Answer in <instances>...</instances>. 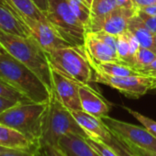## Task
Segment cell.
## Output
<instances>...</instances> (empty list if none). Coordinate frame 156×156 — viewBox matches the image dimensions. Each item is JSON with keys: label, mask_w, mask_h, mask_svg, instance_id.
I'll list each match as a JSON object with an SVG mask.
<instances>
[{"label": "cell", "mask_w": 156, "mask_h": 156, "mask_svg": "<svg viewBox=\"0 0 156 156\" xmlns=\"http://www.w3.org/2000/svg\"><path fill=\"white\" fill-rule=\"evenodd\" d=\"M0 45L8 53L31 69L52 92L51 66L47 52L33 37H22L0 30Z\"/></svg>", "instance_id": "1"}, {"label": "cell", "mask_w": 156, "mask_h": 156, "mask_svg": "<svg viewBox=\"0 0 156 156\" xmlns=\"http://www.w3.org/2000/svg\"><path fill=\"white\" fill-rule=\"evenodd\" d=\"M0 77L36 103H48L51 91L28 66L7 51L0 54Z\"/></svg>", "instance_id": "2"}, {"label": "cell", "mask_w": 156, "mask_h": 156, "mask_svg": "<svg viewBox=\"0 0 156 156\" xmlns=\"http://www.w3.org/2000/svg\"><path fill=\"white\" fill-rule=\"evenodd\" d=\"M48 103L16 104L0 115V123L23 134L39 149Z\"/></svg>", "instance_id": "3"}, {"label": "cell", "mask_w": 156, "mask_h": 156, "mask_svg": "<svg viewBox=\"0 0 156 156\" xmlns=\"http://www.w3.org/2000/svg\"><path fill=\"white\" fill-rule=\"evenodd\" d=\"M68 134L79 135L83 138L88 137L78 124L72 112L51 93L44 118L40 146L47 144L59 147L60 140Z\"/></svg>", "instance_id": "4"}, {"label": "cell", "mask_w": 156, "mask_h": 156, "mask_svg": "<svg viewBox=\"0 0 156 156\" xmlns=\"http://www.w3.org/2000/svg\"><path fill=\"white\" fill-rule=\"evenodd\" d=\"M51 68L59 71L79 85L93 82L94 71L90 65L85 45L57 49L47 53Z\"/></svg>", "instance_id": "5"}, {"label": "cell", "mask_w": 156, "mask_h": 156, "mask_svg": "<svg viewBox=\"0 0 156 156\" xmlns=\"http://www.w3.org/2000/svg\"><path fill=\"white\" fill-rule=\"evenodd\" d=\"M48 21L70 44L85 45L86 27L72 11L67 0H48Z\"/></svg>", "instance_id": "6"}, {"label": "cell", "mask_w": 156, "mask_h": 156, "mask_svg": "<svg viewBox=\"0 0 156 156\" xmlns=\"http://www.w3.org/2000/svg\"><path fill=\"white\" fill-rule=\"evenodd\" d=\"M93 82L108 86L130 98H139L156 89V77L144 75L111 76L94 71Z\"/></svg>", "instance_id": "7"}, {"label": "cell", "mask_w": 156, "mask_h": 156, "mask_svg": "<svg viewBox=\"0 0 156 156\" xmlns=\"http://www.w3.org/2000/svg\"><path fill=\"white\" fill-rule=\"evenodd\" d=\"M0 1L2 4L7 6L23 22V24L28 28L30 36L35 39V41L47 53H50L57 49L72 46V44L65 41L48 20L41 21L31 19L19 12L4 0H0Z\"/></svg>", "instance_id": "8"}, {"label": "cell", "mask_w": 156, "mask_h": 156, "mask_svg": "<svg viewBox=\"0 0 156 156\" xmlns=\"http://www.w3.org/2000/svg\"><path fill=\"white\" fill-rule=\"evenodd\" d=\"M108 129L119 140L156 152V138L145 128L116 119L108 115L101 118Z\"/></svg>", "instance_id": "9"}, {"label": "cell", "mask_w": 156, "mask_h": 156, "mask_svg": "<svg viewBox=\"0 0 156 156\" xmlns=\"http://www.w3.org/2000/svg\"><path fill=\"white\" fill-rule=\"evenodd\" d=\"M52 77V92L59 101L70 111L82 110L79 84L71 80L70 78L51 68Z\"/></svg>", "instance_id": "10"}, {"label": "cell", "mask_w": 156, "mask_h": 156, "mask_svg": "<svg viewBox=\"0 0 156 156\" xmlns=\"http://www.w3.org/2000/svg\"><path fill=\"white\" fill-rule=\"evenodd\" d=\"M76 121L85 130L88 138L109 144L113 139L114 135L104 124L101 119L92 116L83 110L71 111Z\"/></svg>", "instance_id": "11"}, {"label": "cell", "mask_w": 156, "mask_h": 156, "mask_svg": "<svg viewBox=\"0 0 156 156\" xmlns=\"http://www.w3.org/2000/svg\"><path fill=\"white\" fill-rule=\"evenodd\" d=\"M79 97L83 111L99 119L108 114L109 103L89 85L79 86Z\"/></svg>", "instance_id": "12"}, {"label": "cell", "mask_w": 156, "mask_h": 156, "mask_svg": "<svg viewBox=\"0 0 156 156\" xmlns=\"http://www.w3.org/2000/svg\"><path fill=\"white\" fill-rule=\"evenodd\" d=\"M85 48L88 56L96 62H119L116 50L97 38L92 32H87L86 35Z\"/></svg>", "instance_id": "13"}, {"label": "cell", "mask_w": 156, "mask_h": 156, "mask_svg": "<svg viewBox=\"0 0 156 156\" xmlns=\"http://www.w3.org/2000/svg\"><path fill=\"white\" fill-rule=\"evenodd\" d=\"M0 147L36 152L38 148L23 134L0 123Z\"/></svg>", "instance_id": "14"}, {"label": "cell", "mask_w": 156, "mask_h": 156, "mask_svg": "<svg viewBox=\"0 0 156 156\" xmlns=\"http://www.w3.org/2000/svg\"><path fill=\"white\" fill-rule=\"evenodd\" d=\"M135 12L136 9H129L117 7L108 15L103 26V30L114 36L124 33L128 30L129 20L135 15Z\"/></svg>", "instance_id": "15"}, {"label": "cell", "mask_w": 156, "mask_h": 156, "mask_svg": "<svg viewBox=\"0 0 156 156\" xmlns=\"http://www.w3.org/2000/svg\"><path fill=\"white\" fill-rule=\"evenodd\" d=\"M59 148L67 156H100L87 143L86 138L75 134L63 136L60 140Z\"/></svg>", "instance_id": "16"}, {"label": "cell", "mask_w": 156, "mask_h": 156, "mask_svg": "<svg viewBox=\"0 0 156 156\" xmlns=\"http://www.w3.org/2000/svg\"><path fill=\"white\" fill-rule=\"evenodd\" d=\"M116 0H93L90 23L87 32H97L103 30L108 15L117 8Z\"/></svg>", "instance_id": "17"}, {"label": "cell", "mask_w": 156, "mask_h": 156, "mask_svg": "<svg viewBox=\"0 0 156 156\" xmlns=\"http://www.w3.org/2000/svg\"><path fill=\"white\" fill-rule=\"evenodd\" d=\"M0 30L22 37L30 36L28 28L23 22L2 3H0Z\"/></svg>", "instance_id": "18"}, {"label": "cell", "mask_w": 156, "mask_h": 156, "mask_svg": "<svg viewBox=\"0 0 156 156\" xmlns=\"http://www.w3.org/2000/svg\"><path fill=\"white\" fill-rule=\"evenodd\" d=\"M128 30L131 32L140 43V47L150 49L156 53V38L153 34L141 21V20L135 15L130 19Z\"/></svg>", "instance_id": "19"}, {"label": "cell", "mask_w": 156, "mask_h": 156, "mask_svg": "<svg viewBox=\"0 0 156 156\" xmlns=\"http://www.w3.org/2000/svg\"><path fill=\"white\" fill-rule=\"evenodd\" d=\"M89 62L94 71L111 75V76H132V75H140L139 72L132 66L118 62H96L89 56Z\"/></svg>", "instance_id": "20"}, {"label": "cell", "mask_w": 156, "mask_h": 156, "mask_svg": "<svg viewBox=\"0 0 156 156\" xmlns=\"http://www.w3.org/2000/svg\"><path fill=\"white\" fill-rule=\"evenodd\" d=\"M4 1L25 16L41 21L48 20L45 14L39 9L33 0H4Z\"/></svg>", "instance_id": "21"}, {"label": "cell", "mask_w": 156, "mask_h": 156, "mask_svg": "<svg viewBox=\"0 0 156 156\" xmlns=\"http://www.w3.org/2000/svg\"><path fill=\"white\" fill-rule=\"evenodd\" d=\"M67 2L72 11L86 27L87 31H88L91 16L90 7L87 5L85 0H67Z\"/></svg>", "instance_id": "22"}, {"label": "cell", "mask_w": 156, "mask_h": 156, "mask_svg": "<svg viewBox=\"0 0 156 156\" xmlns=\"http://www.w3.org/2000/svg\"><path fill=\"white\" fill-rule=\"evenodd\" d=\"M0 97L17 103L32 102L1 77H0Z\"/></svg>", "instance_id": "23"}, {"label": "cell", "mask_w": 156, "mask_h": 156, "mask_svg": "<svg viewBox=\"0 0 156 156\" xmlns=\"http://www.w3.org/2000/svg\"><path fill=\"white\" fill-rule=\"evenodd\" d=\"M116 51L119 62L129 65V44L125 32L117 36Z\"/></svg>", "instance_id": "24"}, {"label": "cell", "mask_w": 156, "mask_h": 156, "mask_svg": "<svg viewBox=\"0 0 156 156\" xmlns=\"http://www.w3.org/2000/svg\"><path fill=\"white\" fill-rule=\"evenodd\" d=\"M156 60V53L147 48L140 47L138 50V52L136 54V59H135V69H140L143 68L149 64H151L152 62Z\"/></svg>", "instance_id": "25"}, {"label": "cell", "mask_w": 156, "mask_h": 156, "mask_svg": "<svg viewBox=\"0 0 156 156\" xmlns=\"http://www.w3.org/2000/svg\"><path fill=\"white\" fill-rule=\"evenodd\" d=\"M123 108L125 110H127L131 116H133L139 122H140V124L143 127H145L156 138V121L155 120H153V119H150V118H148V117H146V116H144V115H142V114H140V113H139V112H137V111H135L129 108L123 107Z\"/></svg>", "instance_id": "26"}, {"label": "cell", "mask_w": 156, "mask_h": 156, "mask_svg": "<svg viewBox=\"0 0 156 156\" xmlns=\"http://www.w3.org/2000/svg\"><path fill=\"white\" fill-rule=\"evenodd\" d=\"M86 140L87 143L100 155V156H119L118 153L108 144L90 139V138H86Z\"/></svg>", "instance_id": "27"}, {"label": "cell", "mask_w": 156, "mask_h": 156, "mask_svg": "<svg viewBox=\"0 0 156 156\" xmlns=\"http://www.w3.org/2000/svg\"><path fill=\"white\" fill-rule=\"evenodd\" d=\"M38 156H67L59 147L51 145H41L36 151Z\"/></svg>", "instance_id": "28"}, {"label": "cell", "mask_w": 156, "mask_h": 156, "mask_svg": "<svg viewBox=\"0 0 156 156\" xmlns=\"http://www.w3.org/2000/svg\"><path fill=\"white\" fill-rule=\"evenodd\" d=\"M114 135V134H113ZM117 153L119 156H135L128 148L127 146L123 143L122 140H120L119 138H117L114 135L113 140L108 144Z\"/></svg>", "instance_id": "29"}, {"label": "cell", "mask_w": 156, "mask_h": 156, "mask_svg": "<svg viewBox=\"0 0 156 156\" xmlns=\"http://www.w3.org/2000/svg\"><path fill=\"white\" fill-rule=\"evenodd\" d=\"M136 14L141 20L144 25L153 34H156V16H151L140 9H136Z\"/></svg>", "instance_id": "30"}, {"label": "cell", "mask_w": 156, "mask_h": 156, "mask_svg": "<svg viewBox=\"0 0 156 156\" xmlns=\"http://www.w3.org/2000/svg\"><path fill=\"white\" fill-rule=\"evenodd\" d=\"M92 33H94V35L97 38H98L99 40H101L102 41H104L105 43H107L108 45L112 47L114 50H116V47H117V36L109 34V33L106 32L103 30H99V31H97V32H92Z\"/></svg>", "instance_id": "31"}, {"label": "cell", "mask_w": 156, "mask_h": 156, "mask_svg": "<svg viewBox=\"0 0 156 156\" xmlns=\"http://www.w3.org/2000/svg\"><path fill=\"white\" fill-rule=\"evenodd\" d=\"M118 138V137H117ZM123 143L127 146V148L135 155V156H156V152L154 151H147V150H144L142 148H140L130 142H128V141H124L122 140Z\"/></svg>", "instance_id": "32"}, {"label": "cell", "mask_w": 156, "mask_h": 156, "mask_svg": "<svg viewBox=\"0 0 156 156\" xmlns=\"http://www.w3.org/2000/svg\"><path fill=\"white\" fill-rule=\"evenodd\" d=\"M136 70L139 72V73L140 75L156 77V60L154 62H152L151 64H149L143 68H140V69H136Z\"/></svg>", "instance_id": "33"}, {"label": "cell", "mask_w": 156, "mask_h": 156, "mask_svg": "<svg viewBox=\"0 0 156 156\" xmlns=\"http://www.w3.org/2000/svg\"><path fill=\"white\" fill-rule=\"evenodd\" d=\"M0 156H38L36 152H30L27 151L19 150H8L0 153Z\"/></svg>", "instance_id": "34"}, {"label": "cell", "mask_w": 156, "mask_h": 156, "mask_svg": "<svg viewBox=\"0 0 156 156\" xmlns=\"http://www.w3.org/2000/svg\"><path fill=\"white\" fill-rule=\"evenodd\" d=\"M16 104H19V103L0 97V115H1L3 112H5L6 110H8L9 108L15 106Z\"/></svg>", "instance_id": "35"}, {"label": "cell", "mask_w": 156, "mask_h": 156, "mask_svg": "<svg viewBox=\"0 0 156 156\" xmlns=\"http://www.w3.org/2000/svg\"><path fill=\"white\" fill-rule=\"evenodd\" d=\"M133 4L136 9H140L148 6L156 5V0H133Z\"/></svg>", "instance_id": "36"}, {"label": "cell", "mask_w": 156, "mask_h": 156, "mask_svg": "<svg viewBox=\"0 0 156 156\" xmlns=\"http://www.w3.org/2000/svg\"><path fill=\"white\" fill-rule=\"evenodd\" d=\"M117 6L119 8H124V9H135L134 4H133V0H116Z\"/></svg>", "instance_id": "37"}, {"label": "cell", "mask_w": 156, "mask_h": 156, "mask_svg": "<svg viewBox=\"0 0 156 156\" xmlns=\"http://www.w3.org/2000/svg\"><path fill=\"white\" fill-rule=\"evenodd\" d=\"M39 9L45 14L48 10V0H33Z\"/></svg>", "instance_id": "38"}, {"label": "cell", "mask_w": 156, "mask_h": 156, "mask_svg": "<svg viewBox=\"0 0 156 156\" xmlns=\"http://www.w3.org/2000/svg\"><path fill=\"white\" fill-rule=\"evenodd\" d=\"M140 10H142L143 12L151 15V16H156V5H151V6H148L142 9H140Z\"/></svg>", "instance_id": "39"}, {"label": "cell", "mask_w": 156, "mask_h": 156, "mask_svg": "<svg viewBox=\"0 0 156 156\" xmlns=\"http://www.w3.org/2000/svg\"><path fill=\"white\" fill-rule=\"evenodd\" d=\"M8 150H9V149L3 148V147H0V153H1V152H4V151H8Z\"/></svg>", "instance_id": "40"}, {"label": "cell", "mask_w": 156, "mask_h": 156, "mask_svg": "<svg viewBox=\"0 0 156 156\" xmlns=\"http://www.w3.org/2000/svg\"><path fill=\"white\" fill-rule=\"evenodd\" d=\"M85 1L87 3V5H88L89 7H91V5H92V2H93V0H85Z\"/></svg>", "instance_id": "41"}, {"label": "cell", "mask_w": 156, "mask_h": 156, "mask_svg": "<svg viewBox=\"0 0 156 156\" xmlns=\"http://www.w3.org/2000/svg\"><path fill=\"white\" fill-rule=\"evenodd\" d=\"M4 52H6L5 49H4L1 45H0V54H1V53H4Z\"/></svg>", "instance_id": "42"}, {"label": "cell", "mask_w": 156, "mask_h": 156, "mask_svg": "<svg viewBox=\"0 0 156 156\" xmlns=\"http://www.w3.org/2000/svg\"><path fill=\"white\" fill-rule=\"evenodd\" d=\"M154 92H155V93H156V89H154Z\"/></svg>", "instance_id": "43"}, {"label": "cell", "mask_w": 156, "mask_h": 156, "mask_svg": "<svg viewBox=\"0 0 156 156\" xmlns=\"http://www.w3.org/2000/svg\"><path fill=\"white\" fill-rule=\"evenodd\" d=\"M155 38H156V34H155Z\"/></svg>", "instance_id": "44"}, {"label": "cell", "mask_w": 156, "mask_h": 156, "mask_svg": "<svg viewBox=\"0 0 156 156\" xmlns=\"http://www.w3.org/2000/svg\"><path fill=\"white\" fill-rule=\"evenodd\" d=\"M0 3H1V1H0Z\"/></svg>", "instance_id": "45"}]
</instances>
